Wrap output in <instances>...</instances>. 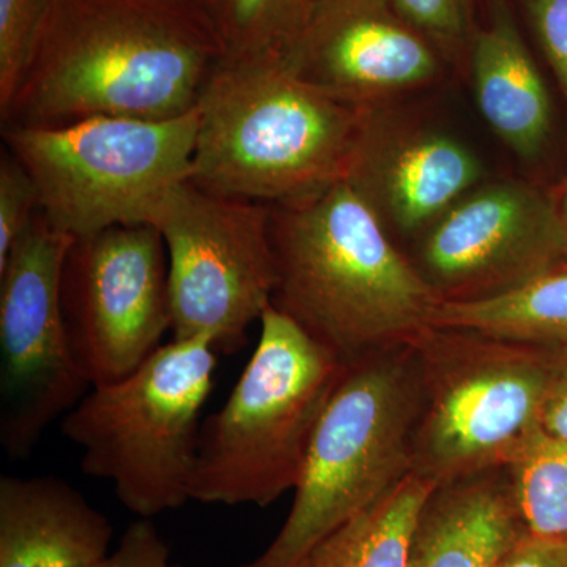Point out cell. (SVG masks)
I'll use <instances>...</instances> for the list:
<instances>
[{"label":"cell","instance_id":"obj_1","mask_svg":"<svg viewBox=\"0 0 567 567\" xmlns=\"http://www.w3.org/2000/svg\"><path fill=\"white\" fill-rule=\"evenodd\" d=\"M223 58L210 13L193 0H50L2 125L181 117Z\"/></svg>","mask_w":567,"mask_h":567},{"label":"cell","instance_id":"obj_2","mask_svg":"<svg viewBox=\"0 0 567 567\" xmlns=\"http://www.w3.org/2000/svg\"><path fill=\"white\" fill-rule=\"evenodd\" d=\"M275 306L346 364L409 346L439 300L409 254L339 181L271 205Z\"/></svg>","mask_w":567,"mask_h":567},{"label":"cell","instance_id":"obj_3","mask_svg":"<svg viewBox=\"0 0 567 567\" xmlns=\"http://www.w3.org/2000/svg\"><path fill=\"white\" fill-rule=\"evenodd\" d=\"M189 182L276 205L344 178L365 107L339 102L279 59L223 58L199 100Z\"/></svg>","mask_w":567,"mask_h":567},{"label":"cell","instance_id":"obj_4","mask_svg":"<svg viewBox=\"0 0 567 567\" xmlns=\"http://www.w3.org/2000/svg\"><path fill=\"white\" fill-rule=\"evenodd\" d=\"M410 347L420 380L412 473L435 486L516 461L543 431L567 353L443 324Z\"/></svg>","mask_w":567,"mask_h":567},{"label":"cell","instance_id":"obj_5","mask_svg":"<svg viewBox=\"0 0 567 567\" xmlns=\"http://www.w3.org/2000/svg\"><path fill=\"white\" fill-rule=\"evenodd\" d=\"M237 385L200 429L189 496L265 507L293 492L346 363L270 306Z\"/></svg>","mask_w":567,"mask_h":567},{"label":"cell","instance_id":"obj_6","mask_svg":"<svg viewBox=\"0 0 567 567\" xmlns=\"http://www.w3.org/2000/svg\"><path fill=\"white\" fill-rule=\"evenodd\" d=\"M420 380L412 347L346 364L317 425L289 516L244 567H295L412 475Z\"/></svg>","mask_w":567,"mask_h":567},{"label":"cell","instance_id":"obj_7","mask_svg":"<svg viewBox=\"0 0 567 567\" xmlns=\"http://www.w3.org/2000/svg\"><path fill=\"white\" fill-rule=\"evenodd\" d=\"M218 352L210 339H173L132 374L92 386L62 417L85 475L106 480L130 513L153 518L192 499L200 413Z\"/></svg>","mask_w":567,"mask_h":567},{"label":"cell","instance_id":"obj_8","mask_svg":"<svg viewBox=\"0 0 567 567\" xmlns=\"http://www.w3.org/2000/svg\"><path fill=\"white\" fill-rule=\"evenodd\" d=\"M199 112L164 121L99 115L52 126L2 125L7 151L35 182L40 213L74 240L151 224L193 173Z\"/></svg>","mask_w":567,"mask_h":567},{"label":"cell","instance_id":"obj_9","mask_svg":"<svg viewBox=\"0 0 567 567\" xmlns=\"http://www.w3.org/2000/svg\"><path fill=\"white\" fill-rule=\"evenodd\" d=\"M151 226L166 245L173 339L207 338L216 352L237 353L274 301L271 205L188 181L164 197Z\"/></svg>","mask_w":567,"mask_h":567},{"label":"cell","instance_id":"obj_10","mask_svg":"<svg viewBox=\"0 0 567 567\" xmlns=\"http://www.w3.org/2000/svg\"><path fill=\"white\" fill-rule=\"evenodd\" d=\"M74 238L41 213L0 267V445L29 457L48 427L91 390L62 306V275Z\"/></svg>","mask_w":567,"mask_h":567},{"label":"cell","instance_id":"obj_11","mask_svg":"<svg viewBox=\"0 0 567 567\" xmlns=\"http://www.w3.org/2000/svg\"><path fill=\"white\" fill-rule=\"evenodd\" d=\"M62 306L71 350L91 386L136 371L171 331L169 264L158 229L128 224L74 240Z\"/></svg>","mask_w":567,"mask_h":567},{"label":"cell","instance_id":"obj_12","mask_svg":"<svg viewBox=\"0 0 567 567\" xmlns=\"http://www.w3.org/2000/svg\"><path fill=\"white\" fill-rule=\"evenodd\" d=\"M412 245L440 305L488 300L567 264L551 196L516 178L480 183Z\"/></svg>","mask_w":567,"mask_h":567},{"label":"cell","instance_id":"obj_13","mask_svg":"<svg viewBox=\"0 0 567 567\" xmlns=\"http://www.w3.org/2000/svg\"><path fill=\"white\" fill-rule=\"evenodd\" d=\"M484 177L464 141L388 103L365 107L342 181L399 245L413 244Z\"/></svg>","mask_w":567,"mask_h":567},{"label":"cell","instance_id":"obj_14","mask_svg":"<svg viewBox=\"0 0 567 567\" xmlns=\"http://www.w3.org/2000/svg\"><path fill=\"white\" fill-rule=\"evenodd\" d=\"M284 62L339 102L368 107L435 84L446 61L390 0H320Z\"/></svg>","mask_w":567,"mask_h":567},{"label":"cell","instance_id":"obj_15","mask_svg":"<svg viewBox=\"0 0 567 567\" xmlns=\"http://www.w3.org/2000/svg\"><path fill=\"white\" fill-rule=\"evenodd\" d=\"M114 528L58 476L0 477V567H92Z\"/></svg>","mask_w":567,"mask_h":567},{"label":"cell","instance_id":"obj_16","mask_svg":"<svg viewBox=\"0 0 567 567\" xmlns=\"http://www.w3.org/2000/svg\"><path fill=\"white\" fill-rule=\"evenodd\" d=\"M527 533L506 468L458 477L425 498L406 567H496Z\"/></svg>","mask_w":567,"mask_h":567},{"label":"cell","instance_id":"obj_17","mask_svg":"<svg viewBox=\"0 0 567 567\" xmlns=\"http://www.w3.org/2000/svg\"><path fill=\"white\" fill-rule=\"evenodd\" d=\"M466 59L488 128L518 158L536 159L550 140V96L506 0L492 2L491 20L472 33Z\"/></svg>","mask_w":567,"mask_h":567},{"label":"cell","instance_id":"obj_18","mask_svg":"<svg viewBox=\"0 0 567 567\" xmlns=\"http://www.w3.org/2000/svg\"><path fill=\"white\" fill-rule=\"evenodd\" d=\"M434 487L412 473L295 567H406L417 514Z\"/></svg>","mask_w":567,"mask_h":567},{"label":"cell","instance_id":"obj_19","mask_svg":"<svg viewBox=\"0 0 567 567\" xmlns=\"http://www.w3.org/2000/svg\"><path fill=\"white\" fill-rule=\"evenodd\" d=\"M432 324L567 350V264L488 300L439 305Z\"/></svg>","mask_w":567,"mask_h":567},{"label":"cell","instance_id":"obj_20","mask_svg":"<svg viewBox=\"0 0 567 567\" xmlns=\"http://www.w3.org/2000/svg\"><path fill=\"white\" fill-rule=\"evenodd\" d=\"M320 0H212L207 6L224 58L286 61Z\"/></svg>","mask_w":567,"mask_h":567},{"label":"cell","instance_id":"obj_21","mask_svg":"<svg viewBox=\"0 0 567 567\" xmlns=\"http://www.w3.org/2000/svg\"><path fill=\"white\" fill-rule=\"evenodd\" d=\"M506 470L528 535L567 540V440L540 431Z\"/></svg>","mask_w":567,"mask_h":567},{"label":"cell","instance_id":"obj_22","mask_svg":"<svg viewBox=\"0 0 567 567\" xmlns=\"http://www.w3.org/2000/svg\"><path fill=\"white\" fill-rule=\"evenodd\" d=\"M50 0H0V115L20 91L39 44Z\"/></svg>","mask_w":567,"mask_h":567},{"label":"cell","instance_id":"obj_23","mask_svg":"<svg viewBox=\"0 0 567 567\" xmlns=\"http://www.w3.org/2000/svg\"><path fill=\"white\" fill-rule=\"evenodd\" d=\"M406 22L435 44L445 61L461 59L472 39L473 0H390Z\"/></svg>","mask_w":567,"mask_h":567},{"label":"cell","instance_id":"obj_24","mask_svg":"<svg viewBox=\"0 0 567 567\" xmlns=\"http://www.w3.org/2000/svg\"><path fill=\"white\" fill-rule=\"evenodd\" d=\"M40 213L32 175L9 151L0 158V267Z\"/></svg>","mask_w":567,"mask_h":567},{"label":"cell","instance_id":"obj_25","mask_svg":"<svg viewBox=\"0 0 567 567\" xmlns=\"http://www.w3.org/2000/svg\"><path fill=\"white\" fill-rule=\"evenodd\" d=\"M524 3L567 104V0H524Z\"/></svg>","mask_w":567,"mask_h":567},{"label":"cell","instance_id":"obj_26","mask_svg":"<svg viewBox=\"0 0 567 567\" xmlns=\"http://www.w3.org/2000/svg\"><path fill=\"white\" fill-rule=\"evenodd\" d=\"M92 567H181L152 518L133 522L114 551Z\"/></svg>","mask_w":567,"mask_h":567},{"label":"cell","instance_id":"obj_27","mask_svg":"<svg viewBox=\"0 0 567 567\" xmlns=\"http://www.w3.org/2000/svg\"><path fill=\"white\" fill-rule=\"evenodd\" d=\"M496 567H567V540L527 533Z\"/></svg>","mask_w":567,"mask_h":567},{"label":"cell","instance_id":"obj_28","mask_svg":"<svg viewBox=\"0 0 567 567\" xmlns=\"http://www.w3.org/2000/svg\"><path fill=\"white\" fill-rule=\"evenodd\" d=\"M543 431L548 435L567 440V353L548 395L546 410H544Z\"/></svg>","mask_w":567,"mask_h":567},{"label":"cell","instance_id":"obj_29","mask_svg":"<svg viewBox=\"0 0 567 567\" xmlns=\"http://www.w3.org/2000/svg\"><path fill=\"white\" fill-rule=\"evenodd\" d=\"M554 200L555 219H557V229L559 244H561L563 256L567 262V178L557 193L551 194Z\"/></svg>","mask_w":567,"mask_h":567},{"label":"cell","instance_id":"obj_30","mask_svg":"<svg viewBox=\"0 0 567 567\" xmlns=\"http://www.w3.org/2000/svg\"><path fill=\"white\" fill-rule=\"evenodd\" d=\"M193 2L200 3V6H204L205 9H207V6L212 2V0H193Z\"/></svg>","mask_w":567,"mask_h":567}]
</instances>
